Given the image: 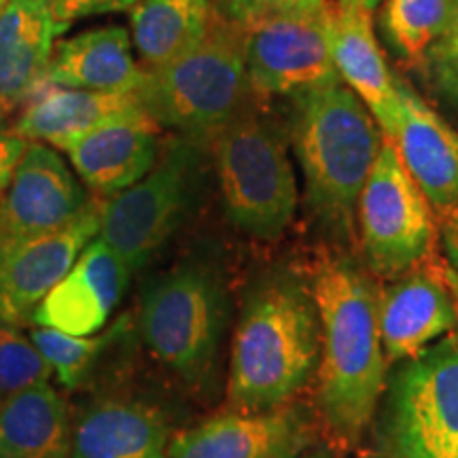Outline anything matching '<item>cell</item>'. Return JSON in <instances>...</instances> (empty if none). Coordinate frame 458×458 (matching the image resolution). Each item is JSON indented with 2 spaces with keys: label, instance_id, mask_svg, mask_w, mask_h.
Wrapping results in <instances>:
<instances>
[{
  "label": "cell",
  "instance_id": "obj_32",
  "mask_svg": "<svg viewBox=\"0 0 458 458\" xmlns=\"http://www.w3.org/2000/svg\"><path fill=\"white\" fill-rule=\"evenodd\" d=\"M327 0H278L276 9L283 11H317L325 7Z\"/></svg>",
  "mask_w": 458,
  "mask_h": 458
},
{
  "label": "cell",
  "instance_id": "obj_13",
  "mask_svg": "<svg viewBox=\"0 0 458 458\" xmlns=\"http://www.w3.org/2000/svg\"><path fill=\"white\" fill-rule=\"evenodd\" d=\"M100 204L96 198L71 225L30 240L0 246V320L13 327L32 323L43 297L66 276L98 236Z\"/></svg>",
  "mask_w": 458,
  "mask_h": 458
},
{
  "label": "cell",
  "instance_id": "obj_14",
  "mask_svg": "<svg viewBox=\"0 0 458 458\" xmlns=\"http://www.w3.org/2000/svg\"><path fill=\"white\" fill-rule=\"evenodd\" d=\"M397 98L399 122L388 140L439 225L458 213V131L399 74Z\"/></svg>",
  "mask_w": 458,
  "mask_h": 458
},
{
  "label": "cell",
  "instance_id": "obj_17",
  "mask_svg": "<svg viewBox=\"0 0 458 458\" xmlns=\"http://www.w3.org/2000/svg\"><path fill=\"white\" fill-rule=\"evenodd\" d=\"M331 51L340 81L369 108L382 134L393 139L399 122L397 74L386 64L369 11L331 3Z\"/></svg>",
  "mask_w": 458,
  "mask_h": 458
},
{
  "label": "cell",
  "instance_id": "obj_36",
  "mask_svg": "<svg viewBox=\"0 0 458 458\" xmlns=\"http://www.w3.org/2000/svg\"><path fill=\"white\" fill-rule=\"evenodd\" d=\"M7 4H9V0H0V13H3V11H4V7H7Z\"/></svg>",
  "mask_w": 458,
  "mask_h": 458
},
{
  "label": "cell",
  "instance_id": "obj_7",
  "mask_svg": "<svg viewBox=\"0 0 458 458\" xmlns=\"http://www.w3.org/2000/svg\"><path fill=\"white\" fill-rule=\"evenodd\" d=\"M208 151L229 223L259 242L283 236L297 210V182L276 125L250 108L210 140Z\"/></svg>",
  "mask_w": 458,
  "mask_h": 458
},
{
  "label": "cell",
  "instance_id": "obj_1",
  "mask_svg": "<svg viewBox=\"0 0 458 458\" xmlns=\"http://www.w3.org/2000/svg\"><path fill=\"white\" fill-rule=\"evenodd\" d=\"M310 286L320 318V360L314 377V414L337 452L368 439L388 376L380 340V284L357 249L323 244Z\"/></svg>",
  "mask_w": 458,
  "mask_h": 458
},
{
  "label": "cell",
  "instance_id": "obj_37",
  "mask_svg": "<svg viewBox=\"0 0 458 458\" xmlns=\"http://www.w3.org/2000/svg\"><path fill=\"white\" fill-rule=\"evenodd\" d=\"M452 458H458V452H456V454H454V456H452Z\"/></svg>",
  "mask_w": 458,
  "mask_h": 458
},
{
  "label": "cell",
  "instance_id": "obj_18",
  "mask_svg": "<svg viewBox=\"0 0 458 458\" xmlns=\"http://www.w3.org/2000/svg\"><path fill=\"white\" fill-rule=\"evenodd\" d=\"M162 411L140 399L100 397L74 414L71 458H170Z\"/></svg>",
  "mask_w": 458,
  "mask_h": 458
},
{
  "label": "cell",
  "instance_id": "obj_29",
  "mask_svg": "<svg viewBox=\"0 0 458 458\" xmlns=\"http://www.w3.org/2000/svg\"><path fill=\"white\" fill-rule=\"evenodd\" d=\"M28 147V140L17 134L11 114L0 113V198L9 187L13 172Z\"/></svg>",
  "mask_w": 458,
  "mask_h": 458
},
{
  "label": "cell",
  "instance_id": "obj_26",
  "mask_svg": "<svg viewBox=\"0 0 458 458\" xmlns=\"http://www.w3.org/2000/svg\"><path fill=\"white\" fill-rule=\"evenodd\" d=\"M54 371L20 327L0 320V401L28 386L49 382Z\"/></svg>",
  "mask_w": 458,
  "mask_h": 458
},
{
  "label": "cell",
  "instance_id": "obj_9",
  "mask_svg": "<svg viewBox=\"0 0 458 458\" xmlns=\"http://www.w3.org/2000/svg\"><path fill=\"white\" fill-rule=\"evenodd\" d=\"M255 96H289L340 81L331 51V3L317 11L274 9L244 28Z\"/></svg>",
  "mask_w": 458,
  "mask_h": 458
},
{
  "label": "cell",
  "instance_id": "obj_34",
  "mask_svg": "<svg viewBox=\"0 0 458 458\" xmlns=\"http://www.w3.org/2000/svg\"><path fill=\"white\" fill-rule=\"evenodd\" d=\"M335 3L344 4V7H360V9L369 11V13H374V11L380 7L382 0H335Z\"/></svg>",
  "mask_w": 458,
  "mask_h": 458
},
{
  "label": "cell",
  "instance_id": "obj_16",
  "mask_svg": "<svg viewBox=\"0 0 458 458\" xmlns=\"http://www.w3.org/2000/svg\"><path fill=\"white\" fill-rule=\"evenodd\" d=\"M131 272L122 257L96 236L32 314V325L64 331L71 335H94L128 291Z\"/></svg>",
  "mask_w": 458,
  "mask_h": 458
},
{
  "label": "cell",
  "instance_id": "obj_2",
  "mask_svg": "<svg viewBox=\"0 0 458 458\" xmlns=\"http://www.w3.org/2000/svg\"><path fill=\"white\" fill-rule=\"evenodd\" d=\"M320 360V318L308 272L274 266L244 289L225 385L227 411L295 403Z\"/></svg>",
  "mask_w": 458,
  "mask_h": 458
},
{
  "label": "cell",
  "instance_id": "obj_11",
  "mask_svg": "<svg viewBox=\"0 0 458 458\" xmlns=\"http://www.w3.org/2000/svg\"><path fill=\"white\" fill-rule=\"evenodd\" d=\"M94 199L54 147L28 142L13 179L0 198V246L71 225Z\"/></svg>",
  "mask_w": 458,
  "mask_h": 458
},
{
  "label": "cell",
  "instance_id": "obj_33",
  "mask_svg": "<svg viewBox=\"0 0 458 458\" xmlns=\"http://www.w3.org/2000/svg\"><path fill=\"white\" fill-rule=\"evenodd\" d=\"M301 458H337V450L331 448L329 444L325 445H312Z\"/></svg>",
  "mask_w": 458,
  "mask_h": 458
},
{
  "label": "cell",
  "instance_id": "obj_10",
  "mask_svg": "<svg viewBox=\"0 0 458 458\" xmlns=\"http://www.w3.org/2000/svg\"><path fill=\"white\" fill-rule=\"evenodd\" d=\"M377 320L388 365L458 335V272L445 255L437 250L382 283Z\"/></svg>",
  "mask_w": 458,
  "mask_h": 458
},
{
  "label": "cell",
  "instance_id": "obj_35",
  "mask_svg": "<svg viewBox=\"0 0 458 458\" xmlns=\"http://www.w3.org/2000/svg\"><path fill=\"white\" fill-rule=\"evenodd\" d=\"M448 37H458V0H452V30Z\"/></svg>",
  "mask_w": 458,
  "mask_h": 458
},
{
  "label": "cell",
  "instance_id": "obj_31",
  "mask_svg": "<svg viewBox=\"0 0 458 458\" xmlns=\"http://www.w3.org/2000/svg\"><path fill=\"white\" fill-rule=\"evenodd\" d=\"M439 238H442L445 259L458 272V213L439 223Z\"/></svg>",
  "mask_w": 458,
  "mask_h": 458
},
{
  "label": "cell",
  "instance_id": "obj_22",
  "mask_svg": "<svg viewBox=\"0 0 458 458\" xmlns=\"http://www.w3.org/2000/svg\"><path fill=\"white\" fill-rule=\"evenodd\" d=\"M74 414L49 382L0 401V458H71Z\"/></svg>",
  "mask_w": 458,
  "mask_h": 458
},
{
  "label": "cell",
  "instance_id": "obj_24",
  "mask_svg": "<svg viewBox=\"0 0 458 458\" xmlns=\"http://www.w3.org/2000/svg\"><path fill=\"white\" fill-rule=\"evenodd\" d=\"M452 30V0H386L382 32L393 54L411 68L448 37Z\"/></svg>",
  "mask_w": 458,
  "mask_h": 458
},
{
  "label": "cell",
  "instance_id": "obj_3",
  "mask_svg": "<svg viewBox=\"0 0 458 458\" xmlns=\"http://www.w3.org/2000/svg\"><path fill=\"white\" fill-rule=\"evenodd\" d=\"M385 139L369 108L342 81L291 98L289 142L323 244L359 250V198Z\"/></svg>",
  "mask_w": 458,
  "mask_h": 458
},
{
  "label": "cell",
  "instance_id": "obj_8",
  "mask_svg": "<svg viewBox=\"0 0 458 458\" xmlns=\"http://www.w3.org/2000/svg\"><path fill=\"white\" fill-rule=\"evenodd\" d=\"M359 253L377 283H386L437 253L439 225L425 193L385 139L357 206Z\"/></svg>",
  "mask_w": 458,
  "mask_h": 458
},
{
  "label": "cell",
  "instance_id": "obj_19",
  "mask_svg": "<svg viewBox=\"0 0 458 458\" xmlns=\"http://www.w3.org/2000/svg\"><path fill=\"white\" fill-rule=\"evenodd\" d=\"M134 106H140L139 94L71 89L43 79L17 108L13 125L28 142L66 151L88 131Z\"/></svg>",
  "mask_w": 458,
  "mask_h": 458
},
{
  "label": "cell",
  "instance_id": "obj_6",
  "mask_svg": "<svg viewBox=\"0 0 458 458\" xmlns=\"http://www.w3.org/2000/svg\"><path fill=\"white\" fill-rule=\"evenodd\" d=\"M210 165L208 145L172 136L139 182L102 199L98 238L128 263L131 274L156 261L196 215Z\"/></svg>",
  "mask_w": 458,
  "mask_h": 458
},
{
  "label": "cell",
  "instance_id": "obj_23",
  "mask_svg": "<svg viewBox=\"0 0 458 458\" xmlns=\"http://www.w3.org/2000/svg\"><path fill=\"white\" fill-rule=\"evenodd\" d=\"M215 17V0H139L130 9V37L142 71L162 68L196 47Z\"/></svg>",
  "mask_w": 458,
  "mask_h": 458
},
{
  "label": "cell",
  "instance_id": "obj_5",
  "mask_svg": "<svg viewBox=\"0 0 458 458\" xmlns=\"http://www.w3.org/2000/svg\"><path fill=\"white\" fill-rule=\"evenodd\" d=\"M136 94L159 128L210 145L223 128L253 108L244 28L216 13L196 47L162 68L145 71Z\"/></svg>",
  "mask_w": 458,
  "mask_h": 458
},
{
  "label": "cell",
  "instance_id": "obj_4",
  "mask_svg": "<svg viewBox=\"0 0 458 458\" xmlns=\"http://www.w3.org/2000/svg\"><path fill=\"white\" fill-rule=\"evenodd\" d=\"M140 335L153 359L182 385L210 388L232 325L221 263L196 253L148 278L140 293Z\"/></svg>",
  "mask_w": 458,
  "mask_h": 458
},
{
  "label": "cell",
  "instance_id": "obj_27",
  "mask_svg": "<svg viewBox=\"0 0 458 458\" xmlns=\"http://www.w3.org/2000/svg\"><path fill=\"white\" fill-rule=\"evenodd\" d=\"M418 71L425 74L435 94L458 111V37H445Z\"/></svg>",
  "mask_w": 458,
  "mask_h": 458
},
{
  "label": "cell",
  "instance_id": "obj_12",
  "mask_svg": "<svg viewBox=\"0 0 458 458\" xmlns=\"http://www.w3.org/2000/svg\"><path fill=\"white\" fill-rule=\"evenodd\" d=\"M317 414L295 403L227 411L172 435L170 458H301L314 445Z\"/></svg>",
  "mask_w": 458,
  "mask_h": 458
},
{
  "label": "cell",
  "instance_id": "obj_28",
  "mask_svg": "<svg viewBox=\"0 0 458 458\" xmlns=\"http://www.w3.org/2000/svg\"><path fill=\"white\" fill-rule=\"evenodd\" d=\"M136 3L139 0H47L51 15L64 30L83 17L130 11Z\"/></svg>",
  "mask_w": 458,
  "mask_h": 458
},
{
  "label": "cell",
  "instance_id": "obj_30",
  "mask_svg": "<svg viewBox=\"0 0 458 458\" xmlns=\"http://www.w3.org/2000/svg\"><path fill=\"white\" fill-rule=\"evenodd\" d=\"M276 3L278 0H215L216 13L242 28L276 9Z\"/></svg>",
  "mask_w": 458,
  "mask_h": 458
},
{
  "label": "cell",
  "instance_id": "obj_20",
  "mask_svg": "<svg viewBox=\"0 0 458 458\" xmlns=\"http://www.w3.org/2000/svg\"><path fill=\"white\" fill-rule=\"evenodd\" d=\"M45 79L62 88L136 94L145 79L123 26H105L62 38L51 51Z\"/></svg>",
  "mask_w": 458,
  "mask_h": 458
},
{
  "label": "cell",
  "instance_id": "obj_25",
  "mask_svg": "<svg viewBox=\"0 0 458 458\" xmlns=\"http://www.w3.org/2000/svg\"><path fill=\"white\" fill-rule=\"evenodd\" d=\"M123 327L125 318L114 320L113 327L94 335H71L49 327H34L30 340L47 360L60 385L68 391H77L89 380L114 340H119Z\"/></svg>",
  "mask_w": 458,
  "mask_h": 458
},
{
  "label": "cell",
  "instance_id": "obj_21",
  "mask_svg": "<svg viewBox=\"0 0 458 458\" xmlns=\"http://www.w3.org/2000/svg\"><path fill=\"white\" fill-rule=\"evenodd\" d=\"M62 32L47 0H9L0 13V113L15 114L43 81Z\"/></svg>",
  "mask_w": 458,
  "mask_h": 458
},
{
  "label": "cell",
  "instance_id": "obj_15",
  "mask_svg": "<svg viewBox=\"0 0 458 458\" xmlns=\"http://www.w3.org/2000/svg\"><path fill=\"white\" fill-rule=\"evenodd\" d=\"M162 145V128L140 105L88 131L64 153L91 196L106 199L139 182L156 165Z\"/></svg>",
  "mask_w": 458,
  "mask_h": 458
}]
</instances>
